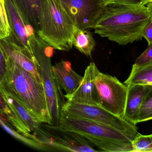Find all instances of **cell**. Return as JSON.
<instances>
[{"mask_svg": "<svg viewBox=\"0 0 152 152\" xmlns=\"http://www.w3.org/2000/svg\"><path fill=\"white\" fill-rule=\"evenodd\" d=\"M150 18L145 6L111 4L99 18L95 33L120 45L141 40Z\"/></svg>", "mask_w": 152, "mask_h": 152, "instance_id": "cell-1", "label": "cell"}, {"mask_svg": "<svg viewBox=\"0 0 152 152\" xmlns=\"http://www.w3.org/2000/svg\"><path fill=\"white\" fill-rule=\"evenodd\" d=\"M0 90L15 98L36 121L47 124L48 104L43 84L7 55L6 69L0 75Z\"/></svg>", "mask_w": 152, "mask_h": 152, "instance_id": "cell-2", "label": "cell"}, {"mask_svg": "<svg viewBox=\"0 0 152 152\" xmlns=\"http://www.w3.org/2000/svg\"><path fill=\"white\" fill-rule=\"evenodd\" d=\"M59 126L79 134L103 152H134L132 142L138 136L94 121L63 115Z\"/></svg>", "mask_w": 152, "mask_h": 152, "instance_id": "cell-3", "label": "cell"}, {"mask_svg": "<svg viewBox=\"0 0 152 152\" xmlns=\"http://www.w3.org/2000/svg\"><path fill=\"white\" fill-rule=\"evenodd\" d=\"M76 26L59 0H44L41 29L37 35L55 49L72 48Z\"/></svg>", "mask_w": 152, "mask_h": 152, "instance_id": "cell-4", "label": "cell"}, {"mask_svg": "<svg viewBox=\"0 0 152 152\" xmlns=\"http://www.w3.org/2000/svg\"><path fill=\"white\" fill-rule=\"evenodd\" d=\"M33 48L34 54L39 63L42 79L47 97V124L58 126L62 116V108L66 100L52 72L51 57L54 48L37 35Z\"/></svg>", "mask_w": 152, "mask_h": 152, "instance_id": "cell-5", "label": "cell"}, {"mask_svg": "<svg viewBox=\"0 0 152 152\" xmlns=\"http://www.w3.org/2000/svg\"><path fill=\"white\" fill-rule=\"evenodd\" d=\"M62 115L94 121L136 136L139 134L136 125L100 106L75 103L66 100L62 108Z\"/></svg>", "mask_w": 152, "mask_h": 152, "instance_id": "cell-6", "label": "cell"}, {"mask_svg": "<svg viewBox=\"0 0 152 152\" xmlns=\"http://www.w3.org/2000/svg\"><path fill=\"white\" fill-rule=\"evenodd\" d=\"M35 139L47 146L50 150L78 152H96L88 140L73 132L66 130L59 125L41 124L33 133Z\"/></svg>", "mask_w": 152, "mask_h": 152, "instance_id": "cell-7", "label": "cell"}, {"mask_svg": "<svg viewBox=\"0 0 152 152\" xmlns=\"http://www.w3.org/2000/svg\"><path fill=\"white\" fill-rule=\"evenodd\" d=\"M101 106L123 118L128 94V88L116 77L99 72L95 80Z\"/></svg>", "mask_w": 152, "mask_h": 152, "instance_id": "cell-8", "label": "cell"}, {"mask_svg": "<svg viewBox=\"0 0 152 152\" xmlns=\"http://www.w3.org/2000/svg\"><path fill=\"white\" fill-rule=\"evenodd\" d=\"M0 91L1 117L8 122L21 134L35 140L33 133L41 123L36 121L15 98L4 91Z\"/></svg>", "mask_w": 152, "mask_h": 152, "instance_id": "cell-9", "label": "cell"}, {"mask_svg": "<svg viewBox=\"0 0 152 152\" xmlns=\"http://www.w3.org/2000/svg\"><path fill=\"white\" fill-rule=\"evenodd\" d=\"M77 28H93L108 7L103 0H59Z\"/></svg>", "mask_w": 152, "mask_h": 152, "instance_id": "cell-10", "label": "cell"}, {"mask_svg": "<svg viewBox=\"0 0 152 152\" xmlns=\"http://www.w3.org/2000/svg\"><path fill=\"white\" fill-rule=\"evenodd\" d=\"M6 9L11 28L8 39L13 43L26 49L35 56L32 44L37 37L33 27L25 21L11 0H5Z\"/></svg>", "mask_w": 152, "mask_h": 152, "instance_id": "cell-11", "label": "cell"}, {"mask_svg": "<svg viewBox=\"0 0 152 152\" xmlns=\"http://www.w3.org/2000/svg\"><path fill=\"white\" fill-rule=\"evenodd\" d=\"M99 72L94 63H90L85 70L83 79L78 88L72 94L65 95L66 100L101 106L100 97L95 84V80Z\"/></svg>", "mask_w": 152, "mask_h": 152, "instance_id": "cell-12", "label": "cell"}, {"mask_svg": "<svg viewBox=\"0 0 152 152\" xmlns=\"http://www.w3.org/2000/svg\"><path fill=\"white\" fill-rule=\"evenodd\" d=\"M0 47L12 61L32 75L38 82L43 84L40 64L36 56L27 50L13 43L7 38L1 39Z\"/></svg>", "mask_w": 152, "mask_h": 152, "instance_id": "cell-13", "label": "cell"}, {"mask_svg": "<svg viewBox=\"0 0 152 152\" xmlns=\"http://www.w3.org/2000/svg\"><path fill=\"white\" fill-rule=\"evenodd\" d=\"M55 79L66 94H72L81 83L83 77L75 72L69 61L62 60L52 66Z\"/></svg>", "mask_w": 152, "mask_h": 152, "instance_id": "cell-14", "label": "cell"}, {"mask_svg": "<svg viewBox=\"0 0 152 152\" xmlns=\"http://www.w3.org/2000/svg\"><path fill=\"white\" fill-rule=\"evenodd\" d=\"M127 86L128 94L123 118L136 125L138 124L141 104L149 91L150 85L136 84Z\"/></svg>", "mask_w": 152, "mask_h": 152, "instance_id": "cell-15", "label": "cell"}, {"mask_svg": "<svg viewBox=\"0 0 152 152\" xmlns=\"http://www.w3.org/2000/svg\"><path fill=\"white\" fill-rule=\"evenodd\" d=\"M25 21L33 26L36 34L40 30L44 0H11Z\"/></svg>", "mask_w": 152, "mask_h": 152, "instance_id": "cell-16", "label": "cell"}, {"mask_svg": "<svg viewBox=\"0 0 152 152\" xmlns=\"http://www.w3.org/2000/svg\"><path fill=\"white\" fill-rule=\"evenodd\" d=\"M124 84L152 85V62L141 66L133 64L129 76Z\"/></svg>", "mask_w": 152, "mask_h": 152, "instance_id": "cell-17", "label": "cell"}, {"mask_svg": "<svg viewBox=\"0 0 152 152\" xmlns=\"http://www.w3.org/2000/svg\"><path fill=\"white\" fill-rule=\"evenodd\" d=\"M72 42L76 49L85 56L90 57L96 43L90 32L77 27L75 31Z\"/></svg>", "mask_w": 152, "mask_h": 152, "instance_id": "cell-18", "label": "cell"}, {"mask_svg": "<svg viewBox=\"0 0 152 152\" xmlns=\"http://www.w3.org/2000/svg\"><path fill=\"white\" fill-rule=\"evenodd\" d=\"M0 122L2 128H3L6 132H8L9 134L12 135L17 139L23 142L24 144L39 150H43V151L50 150L45 145H43L42 143L33 139L28 137L23 134H21V133L18 132L15 129H14V127L8 122L7 121L2 117H1Z\"/></svg>", "mask_w": 152, "mask_h": 152, "instance_id": "cell-19", "label": "cell"}, {"mask_svg": "<svg viewBox=\"0 0 152 152\" xmlns=\"http://www.w3.org/2000/svg\"><path fill=\"white\" fill-rule=\"evenodd\" d=\"M152 120V85L145 97L140 110L138 123Z\"/></svg>", "mask_w": 152, "mask_h": 152, "instance_id": "cell-20", "label": "cell"}, {"mask_svg": "<svg viewBox=\"0 0 152 152\" xmlns=\"http://www.w3.org/2000/svg\"><path fill=\"white\" fill-rule=\"evenodd\" d=\"M11 28L6 9L5 0H0V40L10 35Z\"/></svg>", "mask_w": 152, "mask_h": 152, "instance_id": "cell-21", "label": "cell"}, {"mask_svg": "<svg viewBox=\"0 0 152 152\" xmlns=\"http://www.w3.org/2000/svg\"><path fill=\"white\" fill-rule=\"evenodd\" d=\"M134 152H152V134H140L132 142Z\"/></svg>", "mask_w": 152, "mask_h": 152, "instance_id": "cell-22", "label": "cell"}, {"mask_svg": "<svg viewBox=\"0 0 152 152\" xmlns=\"http://www.w3.org/2000/svg\"><path fill=\"white\" fill-rule=\"evenodd\" d=\"M152 62V44L148 45L146 50L135 60L134 65L141 66Z\"/></svg>", "mask_w": 152, "mask_h": 152, "instance_id": "cell-23", "label": "cell"}, {"mask_svg": "<svg viewBox=\"0 0 152 152\" xmlns=\"http://www.w3.org/2000/svg\"><path fill=\"white\" fill-rule=\"evenodd\" d=\"M152 0H114V4L129 6L143 7L146 5Z\"/></svg>", "mask_w": 152, "mask_h": 152, "instance_id": "cell-24", "label": "cell"}, {"mask_svg": "<svg viewBox=\"0 0 152 152\" xmlns=\"http://www.w3.org/2000/svg\"><path fill=\"white\" fill-rule=\"evenodd\" d=\"M143 38L146 40L148 45L152 44V19L151 18L145 27L143 32Z\"/></svg>", "mask_w": 152, "mask_h": 152, "instance_id": "cell-25", "label": "cell"}, {"mask_svg": "<svg viewBox=\"0 0 152 152\" xmlns=\"http://www.w3.org/2000/svg\"><path fill=\"white\" fill-rule=\"evenodd\" d=\"M146 7H147L150 18L152 19V0L147 4Z\"/></svg>", "mask_w": 152, "mask_h": 152, "instance_id": "cell-26", "label": "cell"}, {"mask_svg": "<svg viewBox=\"0 0 152 152\" xmlns=\"http://www.w3.org/2000/svg\"><path fill=\"white\" fill-rule=\"evenodd\" d=\"M103 1H105L106 3H107L108 5L111 4H113L114 0H103Z\"/></svg>", "mask_w": 152, "mask_h": 152, "instance_id": "cell-27", "label": "cell"}]
</instances>
